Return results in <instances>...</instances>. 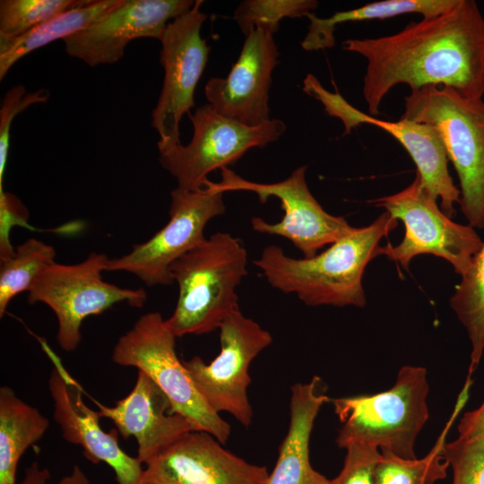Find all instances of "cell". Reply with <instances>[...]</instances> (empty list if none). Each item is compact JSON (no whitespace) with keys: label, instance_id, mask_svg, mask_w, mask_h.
I'll return each instance as SVG.
<instances>
[{"label":"cell","instance_id":"6da1fadb","mask_svg":"<svg viewBox=\"0 0 484 484\" xmlns=\"http://www.w3.org/2000/svg\"><path fill=\"white\" fill-rule=\"evenodd\" d=\"M342 48L367 60L362 91L370 116L397 84L411 91L445 86L470 99L484 95V17L473 0H457L392 35L346 39Z\"/></svg>","mask_w":484,"mask_h":484},{"label":"cell","instance_id":"603a6c76","mask_svg":"<svg viewBox=\"0 0 484 484\" xmlns=\"http://www.w3.org/2000/svg\"><path fill=\"white\" fill-rule=\"evenodd\" d=\"M457 0H384L359 8L336 12L328 18H319L313 13L307 17L309 26L301 47L307 51L333 48L334 30L338 24L368 20H385L406 13H419L423 18L439 15L453 7Z\"/></svg>","mask_w":484,"mask_h":484},{"label":"cell","instance_id":"f546056e","mask_svg":"<svg viewBox=\"0 0 484 484\" xmlns=\"http://www.w3.org/2000/svg\"><path fill=\"white\" fill-rule=\"evenodd\" d=\"M49 96V91L46 89L27 92L22 84L13 86L5 93L0 108V190H4L3 179L10 147V130L13 120L30 106L47 102Z\"/></svg>","mask_w":484,"mask_h":484},{"label":"cell","instance_id":"d6a6232c","mask_svg":"<svg viewBox=\"0 0 484 484\" xmlns=\"http://www.w3.org/2000/svg\"><path fill=\"white\" fill-rule=\"evenodd\" d=\"M457 429L461 437H484V400L477 409L463 414Z\"/></svg>","mask_w":484,"mask_h":484},{"label":"cell","instance_id":"30bf717a","mask_svg":"<svg viewBox=\"0 0 484 484\" xmlns=\"http://www.w3.org/2000/svg\"><path fill=\"white\" fill-rule=\"evenodd\" d=\"M223 194L209 179L197 191L177 186L170 193L166 225L126 255L108 259L106 271L130 272L148 286L171 285V265L202 243L208 222L225 212Z\"/></svg>","mask_w":484,"mask_h":484},{"label":"cell","instance_id":"e0dca14e","mask_svg":"<svg viewBox=\"0 0 484 484\" xmlns=\"http://www.w3.org/2000/svg\"><path fill=\"white\" fill-rule=\"evenodd\" d=\"M278 56L273 34L259 28L250 30L229 74L207 82L204 94L209 104L220 115L249 126L270 120L269 92Z\"/></svg>","mask_w":484,"mask_h":484},{"label":"cell","instance_id":"7402d4cb","mask_svg":"<svg viewBox=\"0 0 484 484\" xmlns=\"http://www.w3.org/2000/svg\"><path fill=\"white\" fill-rule=\"evenodd\" d=\"M123 0H86L82 4L13 39L0 40V80L24 56L57 39H65L100 20Z\"/></svg>","mask_w":484,"mask_h":484},{"label":"cell","instance_id":"7a4b0ae2","mask_svg":"<svg viewBox=\"0 0 484 484\" xmlns=\"http://www.w3.org/2000/svg\"><path fill=\"white\" fill-rule=\"evenodd\" d=\"M397 226L398 220L384 212L368 226L354 227L313 257L292 258L281 247L271 245L254 264L272 287L297 295L307 306L363 307L365 269L377 256L379 241Z\"/></svg>","mask_w":484,"mask_h":484},{"label":"cell","instance_id":"3957f363","mask_svg":"<svg viewBox=\"0 0 484 484\" xmlns=\"http://www.w3.org/2000/svg\"><path fill=\"white\" fill-rule=\"evenodd\" d=\"M242 242L217 232L178 258L170 267L178 298L166 324L177 338L219 329L239 309L237 288L247 274Z\"/></svg>","mask_w":484,"mask_h":484},{"label":"cell","instance_id":"2e32d148","mask_svg":"<svg viewBox=\"0 0 484 484\" xmlns=\"http://www.w3.org/2000/svg\"><path fill=\"white\" fill-rule=\"evenodd\" d=\"M204 431H191L143 469L141 484H266L265 466L247 462Z\"/></svg>","mask_w":484,"mask_h":484},{"label":"cell","instance_id":"484cf974","mask_svg":"<svg viewBox=\"0 0 484 484\" xmlns=\"http://www.w3.org/2000/svg\"><path fill=\"white\" fill-rule=\"evenodd\" d=\"M56 255L52 246L32 238L14 247L10 256L0 260L1 317L14 297L29 291L42 272L56 263Z\"/></svg>","mask_w":484,"mask_h":484},{"label":"cell","instance_id":"e575fe53","mask_svg":"<svg viewBox=\"0 0 484 484\" xmlns=\"http://www.w3.org/2000/svg\"><path fill=\"white\" fill-rule=\"evenodd\" d=\"M56 484H92L85 473L77 465H74L72 471L63 477Z\"/></svg>","mask_w":484,"mask_h":484},{"label":"cell","instance_id":"ba28073f","mask_svg":"<svg viewBox=\"0 0 484 484\" xmlns=\"http://www.w3.org/2000/svg\"><path fill=\"white\" fill-rule=\"evenodd\" d=\"M368 203L403 222L405 233L401 243L379 246L377 255H385L406 270L413 257L430 254L446 260L454 272L462 276L482 246L474 228L453 221L439 209L417 173L403 190Z\"/></svg>","mask_w":484,"mask_h":484},{"label":"cell","instance_id":"277c9868","mask_svg":"<svg viewBox=\"0 0 484 484\" xmlns=\"http://www.w3.org/2000/svg\"><path fill=\"white\" fill-rule=\"evenodd\" d=\"M400 119L435 127L460 183V207L472 228L484 229V101L445 86H425L404 97Z\"/></svg>","mask_w":484,"mask_h":484},{"label":"cell","instance_id":"5b68a950","mask_svg":"<svg viewBox=\"0 0 484 484\" xmlns=\"http://www.w3.org/2000/svg\"><path fill=\"white\" fill-rule=\"evenodd\" d=\"M428 392L426 368L405 365L386 391L331 400L342 424L337 445L363 443L402 458H416V439L429 417Z\"/></svg>","mask_w":484,"mask_h":484},{"label":"cell","instance_id":"cb8c5ba5","mask_svg":"<svg viewBox=\"0 0 484 484\" xmlns=\"http://www.w3.org/2000/svg\"><path fill=\"white\" fill-rule=\"evenodd\" d=\"M471 385V382L466 380L450 420L423 458H402L391 451L381 450L375 469L376 484H435L446 478L449 464L441 451L448 429L468 399Z\"/></svg>","mask_w":484,"mask_h":484},{"label":"cell","instance_id":"836d02e7","mask_svg":"<svg viewBox=\"0 0 484 484\" xmlns=\"http://www.w3.org/2000/svg\"><path fill=\"white\" fill-rule=\"evenodd\" d=\"M49 479V471L33 462L26 469L25 476L19 484H47Z\"/></svg>","mask_w":484,"mask_h":484},{"label":"cell","instance_id":"ffe728a7","mask_svg":"<svg viewBox=\"0 0 484 484\" xmlns=\"http://www.w3.org/2000/svg\"><path fill=\"white\" fill-rule=\"evenodd\" d=\"M326 386L315 376L308 383L290 387V424L266 484H328L329 480L310 462V436L322 406L331 401Z\"/></svg>","mask_w":484,"mask_h":484},{"label":"cell","instance_id":"52a82bcc","mask_svg":"<svg viewBox=\"0 0 484 484\" xmlns=\"http://www.w3.org/2000/svg\"><path fill=\"white\" fill-rule=\"evenodd\" d=\"M108 257L91 253L74 264L54 263L47 267L28 291V302L47 305L57 319L56 340L60 348L71 352L77 349L83 321L100 315L115 304L126 302L142 307L147 294L142 288L126 289L103 281Z\"/></svg>","mask_w":484,"mask_h":484},{"label":"cell","instance_id":"8fae6325","mask_svg":"<svg viewBox=\"0 0 484 484\" xmlns=\"http://www.w3.org/2000/svg\"><path fill=\"white\" fill-rule=\"evenodd\" d=\"M220 351L210 363L194 356L184 361L206 403L217 413L228 412L244 427L253 420L247 389L252 361L272 342L257 322L234 311L220 326Z\"/></svg>","mask_w":484,"mask_h":484},{"label":"cell","instance_id":"9a60e30c","mask_svg":"<svg viewBox=\"0 0 484 484\" xmlns=\"http://www.w3.org/2000/svg\"><path fill=\"white\" fill-rule=\"evenodd\" d=\"M194 4L192 0H123L100 20L65 39V51L91 67L114 64L132 40H160L169 22Z\"/></svg>","mask_w":484,"mask_h":484},{"label":"cell","instance_id":"d6986e66","mask_svg":"<svg viewBox=\"0 0 484 484\" xmlns=\"http://www.w3.org/2000/svg\"><path fill=\"white\" fill-rule=\"evenodd\" d=\"M101 418L110 419L123 438L134 437L137 459L146 464L191 431L192 423L177 413L163 391L138 370L131 392L114 406L96 402Z\"/></svg>","mask_w":484,"mask_h":484},{"label":"cell","instance_id":"d4e9b609","mask_svg":"<svg viewBox=\"0 0 484 484\" xmlns=\"http://www.w3.org/2000/svg\"><path fill=\"white\" fill-rule=\"evenodd\" d=\"M461 277L449 304L471 341L468 374L472 375L484 353V241L469 269Z\"/></svg>","mask_w":484,"mask_h":484},{"label":"cell","instance_id":"ac0fdd59","mask_svg":"<svg viewBox=\"0 0 484 484\" xmlns=\"http://www.w3.org/2000/svg\"><path fill=\"white\" fill-rule=\"evenodd\" d=\"M322 104L328 115L343 123L345 134L359 125L368 124L395 138L411 157L427 193L436 201L440 199L442 212L447 217L455 216L454 204L460 203L461 193L449 174L445 147L435 127L406 119L392 122L376 118L351 106L338 92L326 93Z\"/></svg>","mask_w":484,"mask_h":484},{"label":"cell","instance_id":"f1b7e54d","mask_svg":"<svg viewBox=\"0 0 484 484\" xmlns=\"http://www.w3.org/2000/svg\"><path fill=\"white\" fill-rule=\"evenodd\" d=\"M441 453L452 467L453 484H484V437L458 436Z\"/></svg>","mask_w":484,"mask_h":484},{"label":"cell","instance_id":"5bb4252c","mask_svg":"<svg viewBox=\"0 0 484 484\" xmlns=\"http://www.w3.org/2000/svg\"><path fill=\"white\" fill-rule=\"evenodd\" d=\"M39 341L53 365L48 390L53 401V419L60 428L63 438L81 446L88 461L108 464L114 471L118 484H141L142 462L121 448L117 429L104 431L99 411L85 403L80 384L48 344L42 340Z\"/></svg>","mask_w":484,"mask_h":484},{"label":"cell","instance_id":"7c38bea8","mask_svg":"<svg viewBox=\"0 0 484 484\" xmlns=\"http://www.w3.org/2000/svg\"><path fill=\"white\" fill-rule=\"evenodd\" d=\"M307 167L300 166L282 181L257 183L246 180L228 168L220 169L221 179L211 186L220 192L246 191L255 193L262 203L274 196L284 212L281 220L270 223L259 217L251 220L255 231L281 236L289 239L305 258L317 255L319 249L331 245L353 229L340 216L325 212L311 194L306 180Z\"/></svg>","mask_w":484,"mask_h":484},{"label":"cell","instance_id":"4fadbf2b","mask_svg":"<svg viewBox=\"0 0 484 484\" xmlns=\"http://www.w3.org/2000/svg\"><path fill=\"white\" fill-rule=\"evenodd\" d=\"M203 3L194 1L190 10L169 22L160 40L164 79L151 117L160 152L181 144L179 123L194 106V91L208 62L211 48L201 36L207 18L201 11Z\"/></svg>","mask_w":484,"mask_h":484},{"label":"cell","instance_id":"44dd1931","mask_svg":"<svg viewBox=\"0 0 484 484\" xmlns=\"http://www.w3.org/2000/svg\"><path fill=\"white\" fill-rule=\"evenodd\" d=\"M48 428V419L37 408L11 387H0V484H16L20 459Z\"/></svg>","mask_w":484,"mask_h":484},{"label":"cell","instance_id":"1f68e13d","mask_svg":"<svg viewBox=\"0 0 484 484\" xmlns=\"http://www.w3.org/2000/svg\"><path fill=\"white\" fill-rule=\"evenodd\" d=\"M28 211L14 194L0 190V260L10 256L14 247L10 241L13 226H28Z\"/></svg>","mask_w":484,"mask_h":484},{"label":"cell","instance_id":"4dcf8cb0","mask_svg":"<svg viewBox=\"0 0 484 484\" xmlns=\"http://www.w3.org/2000/svg\"><path fill=\"white\" fill-rule=\"evenodd\" d=\"M346 455L340 473L328 484H376L375 469L381 452L379 448L363 443H352L345 447Z\"/></svg>","mask_w":484,"mask_h":484},{"label":"cell","instance_id":"83f0119b","mask_svg":"<svg viewBox=\"0 0 484 484\" xmlns=\"http://www.w3.org/2000/svg\"><path fill=\"white\" fill-rule=\"evenodd\" d=\"M318 5L315 0H246L234 12V19L244 33L259 28L274 34L283 18L307 16Z\"/></svg>","mask_w":484,"mask_h":484},{"label":"cell","instance_id":"8992f818","mask_svg":"<svg viewBox=\"0 0 484 484\" xmlns=\"http://www.w3.org/2000/svg\"><path fill=\"white\" fill-rule=\"evenodd\" d=\"M176 336L159 312L140 316L115 344L112 361L147 375L167 395L173 413L187 419L196 431L212 435L221 444L230 436L229 424L203 400L176 352Z\"/></svg>","mask_w":484,"mask_h":484},{"label":"cell","instance_id":"9c48e42d","mask_svg":"<svg viewBox=\"0 0 484 484\" xmlns=\"http://www.w3.org/2000/svg\"><path fill=\"white\" fill-rule=\"evenodd\" d=\"M188 116L194 129L190 143L160 152L159 160L177 187L191 191L203 189L212 171L227 168L252 148L277 141L286 130L277 118L255 126L244 125L220 115L210 104Z\"/></svg>","mask_w":484,"mask_h":484},{"label":"cell","instance_id":"4316f807","mask_svg":"<svg viewBox=\"0 0 484 484\" xmlns=\"http://www.w3.org/2000/svg\"><path fill=\"white\" fill-rule=\"evenodd\" d=\"M86 0H1L0 40L21 36Z\"/></svg>","mask_w":484,"mask_h":484}]
</instances>
